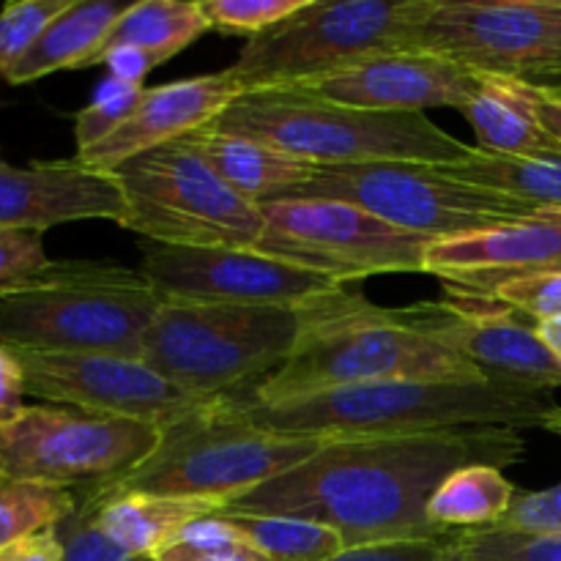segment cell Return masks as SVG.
Masks as SVG:
<instances>
[{
    "mask_svg": "<svg viewBox=\"0 0 561 561\" xmlns=\"http://www.w3.org/2000/svg\"><path fill=\"white\" fill-rule=\"evenodd\" d=\"M526 458L515 427H455L411 436L334 438L305 463L225 504L219 513L288 515L337 531L348 548L444 540L427 502L466 466L507 469ZM458 535V531H455Z\"/></svg>",
    "mask_w": 561,
    "mask_h": 561,
    "instance_id": "6da1fadb",
    "label": "cell"
},
{
    "mask_svg": "<svg viewBox=\"0 0 561 561\" xmlns=\"http://www.w3.org/2000/svg\"><path fill=\"white\" fill-rule=\"evenodd\" d=\"M239 403L266 431L321 442L493 425L520 431L542 427L559 409L546 389L504 381H378L279 403Z\"/></svg>",
    "mask_w": 561,
    "mask_h": 561,
    "instance_id": "7a4b0ae2",
    "label": "cell"
},
{
    "mask_svg": "<svg viewBox=\"0 0 561 561\" xmlns=\"http://www.w3.org/2000/svg\"><path fill=\"white\" fill-rule=\"evenodd\" d=\"M378 381H491L453 351L405 329L389 307L367 301L343 285L305 305V323L288 359L252 383L244 403L288 398Z\"/></svg>",
    "mask_w": 561,
    "mask_h": 561,
    "instance_id": "3957f363",
    "label": "cell"
},
{
    "mask_svg": "<svg viewBox=\"0 0 561 561\" xmlns=\"http://www.w3.org/2000/svg\"><path fill=\"white\" fill-rule=\"evenodd\" d=\"M211 129L250 137L318 168L370 162L460 164L474 153V146L444 131L425 113H376L294 88L241 93Z\"/></svg>",
    "mask_w": 561,
    "mask_h": 561,
    "instance_id": "277c9868",
    "label": "cell"
},
{
    "mask_svg": "<svg viewBox=\"0 0 561 561\" xmlns=\"http://www.w3.org/2000/svg\"><path fill=\"white\" fill-rule=\"evenodd\" d=\"M162 296L135 268L93 261H49L0 294V345L55 354L140 359Z\"/></svg>",
    "mask_w": 561,
    "mask_h": 561,
    "instance_id": "5b68a950",
    "label": "cell"
},
{
    "mask_svg": "<svg viewBox=\"0 0 561 561\" xmlns=\"http://www.w3.org/2000/svg\"><path fill=\"white\" fill-rule=\"evenodd\" d=\"M327 442L279 436L255 425L244 405L217 398L159 431V444L137 469L104 488L99 496L151 493V496L203 499L225 507L233 499L266 485L305 463Z\"/></svg>",
    "mask_w": 561,
    "mask_h": 561,
    "instance_id": "8992f818",
    "label": "cell"
},
{
    "mask_svg": "<svg viewBox=\"0 0 561 561\" xmlns=\"http://www.w3.org/2000/svg\"><path fill=\"white\" fill-rule=\"evenodd\" d=\"M301 323L305 307L164 299L140 359L195 398H233L288 359Z\"/></svg>",
    "mask_w": 561,
    "mask_h": 561,
    "instance_id": "52a82bcc",
    "label": "cell"
},
{
    "mask_svg": "<svg viewBox=\"0 0 561 561\" xmlns=\"http://www.w3.org/2000/svg\"><path fill=\"white\" fill-rule=\"evenodd\" d=\"M274 201H343L427 239H455L546 214L504 192L458 179L444 164L370 162L321 168ZM272 203V201H268Z\"/></svg>",
    "mask_w": 561,
    "mask_h": 561,
    "instance_id": "ba28073f",
    "label": "cell"
},
{
    "mask_svg": "<svg viewBox=\"0 0 561 561\" xmlns=\"http://www.w3.org/2000/svg\"><path fill=\"white\" fill-rule=\"evenodd\" d=\"M126 197V230L168 247L255 250L266 219L261 203L230 190L181 142L140 153L115 170Z\"/></svg>",
    "mask_w": 561,
    "mask_h": 561,
    "instance_id": "9c48e42d",
    "label": "cell"
},
{
    "mask_svg": "<svg viewBox=\"0 0 561 561\" xmlns=\"http://www.w3.org/2000/svg\"><path fill=\"white\" fill-rule=\"evenodd\" d=\"M422 9L425 0H312L274 31L250 38L228 69L247 93L301 85L373 55L411 53V27Z\"/></svg>",
    "mask_w": 561,
    "mask_h": 561,
    "instance_id": "30bf717a",
    "label": "cell"
},
{
    "mask_svg": "<svg viewBox=\"0 0 561 561\" xmlns=\"http://www.w3.org/2000/svg\"><path fill=\"white\" fill-rule=\"evenodd\" d=\"M409 49L535 88L561 82V0H425Z\"/></svg>",
    "mask_w": 561,
    "mask_h": 561,
    "instance_id": "8fae6325",
    "label": "cell"
},
{
    "mask_svg": "<svg viewBox=\"0 0 561 561\" xmlns=\"http://www.w3.org/2000/svg\"><path fill=\"white\" fill-rule=\"evenodd\" d=\"M159 427L69 405H25L0 422V480L88 491L121 480L157 449Z\"/></svg>",
    "mask_w": 561,
    "mask_h": 561,
    "instance_id": "7c38bea8",
    "label": "cell"
},
{
    "mask_svg": "<svg viewBox=\"0 0 561 561\" xmlns=\"http://www.w3.org/2000/svg\"><path fill=\"white\" fill-rule=\"evenodd\" d=\"M263 228L255 252L290 261L337 283H359L376 274L425 272L433 239L373 217L343 201L261 203Z\"/></svg>",
    "mask_w": 561,
    "mask_h": 561,
    "instance_id": "4fadbf2b",
    "label": "cell"
},
{
    "mask_svg": "<svg viewBox=\"0 0 561 561\" xmlns=\"http://www.w3.org/2000/svg\"><path fill=\"white\" fill-rule=\"evenodd\" d=\"M392 316L411 332L453 351L491 381L529 389L561 387V365L524 312L485 296L447 290L444 301L394 307Z\"/></svg>",
    "mask_w": 561,
    "mask_h": 561,
    "instance_id": "5bb4252c",
    "label": "cell"
},
{
    "mask_svg": "<svg viewBox=\"0 0 561 561\" xmlns=\"http://www.w3.org/2000/svg\"><path fill=\"white\" fill-rule=\"evenodd\" d=\"M142 277L164 299L219 305L305 307L343 283L255 250L225 247H142Z\"/></svg>",
    "mask_w": 561,
    "mask_h": 561,
    "instance_id": "9a60e30c",
    "label": "cell"
},
{
    "mask_svg": "<svg viewBox=\"0 0 561 561\" xmlns=\"http://www.w3.org/2000/svg\"><path fill=\"white\" fill-rule=\"evenodd\" d=\"M16 356L25 370L27 394L88 414L146 422L162 431L211 403L170 383L142 359L55 351H16Z\"/></svg>",
    "mask_w": 561,
    "mask_h": 561,
    "instance_id": "2e32d148",
    "label": "cell"
},
{
    "mask_svg": "<svg viewBox=\"0 0 561 561\" xmlns=\"http://www.w3.org/2000/svg\"><path fill=\"white\" fill-rule=\"evenodd\" d=\"M482 77L431 53L373 55L354 66L316 77L294 91L376 113H425L427 107L463 110L480 91Z\"/></svg>",
    "mask_w": 561,
    "mask_h": 561,
    "instance_id": "e0dca14e",
    "label": "cell"
},
{
    "mask_svg": "<svg viewBox=\"0 0 561 561\" xmlns=\"http://www.w3.org/2000/svg\"><path fill=\"white\" fill-rule=\"evenodd\" d=\"M557 268H561V211L438 239L425 255V274L442 277L447 283L444 288L485 299L504 283Z\"/></svg>",
    "mask_w": 561,
    "mask_h": 561,
    "instance_id": "ac0fdd59",
    "label": "cell"
},
{
    "mask_svg": "<svg viewBox=\"0 0 561 561\" xmlns=\"http://www.w3.org/2000/svg\"><path fill=\"white\" fill-rule=\"evenodd\" d=\"M110 219L126 225V197L115 173L80 159L9 164L0 159V228L44 230L55 225Z\"/></svg>",
    "mask_w": 561,
    "mask_h": 561,
    "instance_id": "d6986e66",
    "label": "cell"
},
{
    "mask_svg": "<svg viewBox=\"0 0 561 561\" xmlns=\"http://www.w3.org/2000/svg\"><path fill=\"white\" fill-rule=\"evenodd\" d=\"M244 93L230 69L146 88L135 113L99 146L77 153L82 164L115 173L124 162L211 126Z\"/></svg>",
    "mask_w": 561,
    "mask_h": 561,
    "instance_id": "ffe728a7",
    "label": "cell"
},
{
    "mask_svg": "<svg viewBox=\"0 0 561 561\" xmlns=\"http://www.w3.org/2000/svg\"><path fill=\"white\" fill-rule=\"evenodd\" d=\"M181 146L203 159L230 190L244 195L252 203H268L294 186L307 184L318 173V164L296 159L272 146L250 140V137L228 135L206 126L184 140Z\"/></svg>",
    "mask_w": 561,
    "mask_h": 561,
    "instance_id": "44dd1931",
    "label": "cell"
},
{
    "mask_svg": "<svg viewBox=\"0 0 561 561\" xmlns=\"http://www.w3.org/2000/svg\"><path fill=\"white\" fill-rule=\"evenodd\" d=\"M80 493L91 499L99 531L131 557H157L192 524L222 510L219 504L203 499L151 496V493H115V496H99L93 491Z\"/></svg>",
    "mask_w": 561,
    "mask_h": 561,
    "instance_id": "7402d4cb",
    "label": "cell"
},
{
    "mask_svg": "<svg viewBox=\"0 0 561 561\" xmlns=\"http://www.w3.org/2000/svg\"><path fill=\"white\" fill-rule=\"evenodd\" d=\"M480 77V91L460 110L474 129L477 148L507 157L561 159V146L537 115V88L504 77Z\"/></svg>",
    "mask_w": 561,
    "mask_h": 561,
    "instance_id": "603a6c76",
    "label": "cell"
},
{
    "mask_svg": "<svg viewBox=\"0 0 561 561\" xmlns=\"http://www.w3.org/2000/svg\"><path fill=\"white\" fill-rule=\"evenodd\" d=\"M129 5L115 0H71L69 9L55 16L33 47L5 71L3 80L25 85L55 71L88 69L96 64L110 31Z\"/></svg>",
    "mask_w": 561,
    "mask_h": 561,
    "instance_id": "cb8c5ba5",
    "label": "cell"
},
{
    "mask_svg": "<svg viewBox=\"0 0 561 561\" xmlns=\"http://www.w3.org/2000/svg\"><path fill=\"white\" fill-rule=\"evenodd\" d=\"M515 485L493 466H466L449 474L427 502V520L444 535L496 529L515 499Z\"/></svg>",
    "mask_w": 561,
    "mask_h": 561,
    "instance_id": "d4e9b609",
    "label": "cell"
},
{
    "mask_svg": "<svg viewBox=\"0 0 561 561\" xmlns=\"http://www.w3.org/2000/svg\"><path fill=\"white\" fill-rule=\"evenodd\" d=\"M206 31H211V25L203 16L201 3L140 0V3H131L126 14L115 22L102 53L113 47H140L168 64L173 55L195 44Z\"/></svg>",
    "mask_w": 561,
    "mask_h": 561,
    "instance_id": "484cf974",
    "label": "cell"
},
{
    "mask_svg": "<svg viewBox=\"0 0 561 561\" xmlns=\"http://www.w3.org/2000/svg\"><path fill=\"white\" fill-rule=\"evenodd\" d=\"M458 179L485 190L531 203L542 211H561V159L559 157H507L474 148L466 162L444 164Z\"/></svg>",
    "mask_w": 561,
    "mask_h": 561,
    "instance_id": "4316f807",
    "label": "cell"
},
{
    "mask_svg": "<svg viewBox=\"0 0 561 561\" xmlns=\"http://www.w3.org/2000/svg\"><path fill=\"white\" fill-rule=\"evenodd\" d=\"M217 515L268 561H329L345 551L343 537L316 520L288 515Z\"/></svg>",
    "mask_w": 561,
    "mask_h": 561,
    "instance_id": "83f0119b",
    "label": "cell"
},
{
    "mask_svg": "<svg viewBox=\"0 0 561 561\" xmlns=\"http://www.w3.org/2000/svg\"><path fill=\"white\" fill-rule=\"evenodd\" d=\"M77 510V491L42 482L0 480V546L55 529Z\"/></svg>",
    "mask_w": 561,
    "mask_h": 561,
    "instance_id": "f1b7e54d",
    "label": "cell"
},
{
    "mask_svg": "<svg viewBox=\"0 0 561 561\" xmlns=\"http://www.w3.org/2000/svg\"><path fill=\"white\" fill-rule=\"evenodd\" d=\"M157 561H268L261 551L250 546L244 537L230 529L222 515L192 524L184 535L175 537L170 546L153 557Z\"/></svg>",
    "mask_w": 561,
    "mask_h": 561,
    "instance_id": "f546056e",
    "label": "cell"
},
{
    "mask_svg": "<svg viewBox=\"0 0 561 561\" xmlns=\"http://www.w3.org/2000/svg\"><path fill=\"white\" fill-rule=\"evenodd\" d=\"M142 93H146L142 85H131V82L115 80V77H104V80L99 82L91 102L75 115L77 153L88 151V148L107 140V137L135 113Z\"/></svg>",
    "mask_w": 561,
    "mask_h": 561,
    "instance_id": "4dcf8cb0",
    "label": "cell"
},
{
    "mask_svg": "<svg viewBox=\"0 0 561 561\" xmlns=\"http://www.w3.org/2000/svg\"><path fill=\"white\" fill-rule=\"evenodd\" d=\"M455 551L466 561H561L559 535H526V531L482 529L460 531Z\"/></svg>",
    "mask_w": 561,
    "mask_h": 561,
    "instance_id": "1f68e13d",
    "label": "cell"
},
{
    "mask_svg": "<svg viewBox=\"0 0 561 561\" xmlns=\"http://www.w3.org/2000/svg\"><path fill=\"white\" fill-rule=\"evenodd\" d=\"M312 0H203L201 11L211 31L228 36H263L305 11Z\"/></svg>",
    "mask_w": 561,
    "mask_h": 561,
    "instance_id": "d6a6232c",
    "label": "cell"
},
{
    "mask_svg": "<svg viewBox=\"0 0 561 561\" xmlns=\"http://www.w3.org/2000/svg\"><path fill=\"white\" fill-rule=\"evenodd\" d=\"M71 0H16L0 9V77L33 47L49 22L64 14Z\"/></svg>",
    "mask_w": 561,
    "mask_h": 561,
    "instance_id": "836d02e7",
    "label": "cell"
},
{
    "mask_svg": "<svg viewBox=\"0 0 561 561\" xmlns=\"http://www.w3.org/2000/svg\"><path fill=\"white\" fill-rule=\"evenodd\" d=\"M55 529L64 542V561H157L153 557H131L115 548L99 531L91 499L80 491H77V510Z\"/></svg>",
    "mask_w": 561,
    "mask_h": 561,
    "instance_id": "e575fe53",
    "label": "cell"
},
{
    "mask_svg": "<svg viewBox=\"0 0 561 561\" xmlns=\"http://www.w3.org/2000/svg\"><path fill=\"white\" fill-rule=\"evenodd\" d=\"M488 299H496L502 305L513 307V310L524 312L535 323L561 318V268L504 283Z\"/></svg>",
    "mask_w": 561,
    "mask_h": 561,
    "instance_id": "d590c367",
    "label": "cell"
},
{
    "mask_svg": "<svg viewBox=\"0 0 561 561\" xmlns=\"http://www.w3.org/2000/svg\"><path fill=\"white\" fill-rule=\"evenodd\" d=\"M496 529L526 535H559L561 531V482L546 491H518L507 515Z\"/></svg>",
    "mask_w": 561,
    "mask_h": 561,
    "instance_id": "8d00e7d4",
    "label": "cell"
},
{
    "mask_svg": "<svg viewBox=\"0 0 561 561\" xmlns=\"http://www.w3.org/2000/svg\"><path fill=\"white\" fill-rule=\"evenodd\" d=\"M42 236L36 230L0 228V294L49 266Z\"/></svg>",
    "mask_w": 561,
    "mask_h": 561,
    "instance_id": "74e56055",
    "label": "cell"
},
{
    "mask_svg": "<svg viewBox=\"0 0 561 561\" xmlns=\"http://www.w3.org/2000/svg\"><path fill=\"white\" fill-rule=\"evenodd\" d=\"M460 535V531H458ZM458 535L444 540H420V542H387V546L348 548L340 557L329 561H444L453 551Z\"/></svg>",
    "mask_w": 561,
    "mask_h": 561,
    "instance_id": "f35d334b",
    "label": "cell"
},
{
    "mask_svg": "<svg viewBox=\"0 0 561 561\" xmlns=\"http://www.w3.org/2000/svg\"><path fill=\"white\" fill-rule=\"evenodd\" d=\"M93 66H107L110 77H115V80L142 85V80H146L157 66H162V60L140 47H113L104 49Z\"/></svg>",
    "mask_w": 561,
    "mask_h": 561,
    "instance_id": "ab89813d",
    "label": "cell"
},
{
    "mask_svg": "<svg viewBox=\"0 0 561 561\" xmlns=\"http://www.w3.org/2000/svg\"><path fill=\"white\" fill-rule=\"evenodd\" d=\"M25 394V370H22L20 356L9 345H0V422L11 420L25 409L22 405Z\"/></svg>",
    "mask_w": 561,
    "mask_h": 561,
    "instance_id": "60d3db41",
    "label": "cell"
},
{
    "mask_svg": "<svg viewBox=\"0 0 561 561\" xmlns=\"http://www.w3.org/2000/svg\"><path fill=\"white\" fill-rule=\"evenodd\" d=\"M64 553L58 529H44L0 546V561H64Z\"/></svg>",
    "mask_w": 561,
    "mask_h": 561,
    "instance_id": "b9f144b4",
    "label": "cell"
},
{
    "mask_svg": "<svg viewBox=\"0 0 561 561\" xmlns=\"http://www.w3.org/2000/svg\"><path fill=\"white\" fill-rule=\"evenodd\" d=\"M537 115H540V124L546 126L548 135L561 146V102L553 99L546 88H537Z\"/></svg>",
    "mask_w": 561,
    "mask_h": 561,
    "instance_id": "7bdbcfd3",
    "label": "cell"
},
{
    "mask_svg": "<svg viewBox=\"0 0 561 561\" xmlns=\"http://www.w3.org/2000/svg\"><path fill=\"white\" fill-rule=\"evenodd\" d=\"M537 334H540L542 343L551 348V354L557 356L561 365V318H551V321L537 323Z\"/></svg>",
    "mask_w": 561,
    "mask_h": 561,
    "instance_id": "ee69618b",
    "label": "cell"
},
{
    "mask_svg": "<svg viewBox=\"0 0 561 561\" xmlns=\"http://www.w3.org/2000/svg\"><path fill=\"white\" fill-rule=\"evenodd\" d=\"M542 431L553 433V436H559V438H561V405H559L557 411H553L551 416H548L546 425H542Z\"/></svg>",
    "mask_w": 561,
    "mask_h": 561,
    "instance_id": "f6af8a7d",
    "label": "cell"
},
{
    "mask_svg": "<svg viewBox=\"0 0 561 561\" xmlns=\"http://www.w3.org/2000/svg\"><path fill=\"white\" fill-rule=\"evenodd\" d=\"M546 91L551 93L553 99H559V102H561V82H559V85H553V88H546Z\"/></svg>",
    "mask_w": 561,
    "mask_h": 561,
    "instance_id": "bcb514c9",
    "label": "cell"
},
{
    "mask_svg": "<svg viewBox=\"0 0 561 561\" xmlns=\"http://www.w3.org/2000/svg\"><path fill=\"white\" fill-rule=\"evenodd\" d=\"M444 561H466L463 557H460V553L458 551H455V546H453V551H449L447 553V559H444Z\"/></svg>",
    "mask_w": 561,
    "mask_h": 561,
    "instance_id": "7dc6e473",
    "label": "cell"
}]
</instances>
